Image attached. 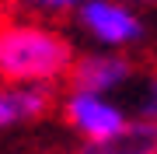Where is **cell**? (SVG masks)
Masks as SVG:
<instances>
[{"instance_id": "2", "label": "cell", "mask_w": 157, "mask_h": 154, "mask_svg": "<svg viewBox=\"0 0 157 154\" xmlns=\"http://www.w3.org/2000/svg\"><path fill=\"white\" fill-rule=\"evenodd\" d=\"M67 119L94 144H115L129 130L122 109H115L112 102H105L98 91H77L67 102Z\"/></svg>"}, {"instance_id": "1", "label": "cell", "mask_w": 157, "mask_h": 154, "mask_svg": "<svg viewBox=\"0 0 157 154\" xmlns=\"http://www.w3.org/2000/svg\"><path fill=\"white\" fill-rule=\"evenodd\" d=\"M73 63V49L56 32L28 21H0V77L25 81H56Z\"/></svg>"}, {"instance_id": "7", "label": "cell", "mask_w": 157, "mask_h": 154, "mask_svg": "<svg viewBox=\"0 0 157 154\" xmlns=\"http://www.w3.org/2000/svg\"><path fill=\"white\" fill-rule=\"evenodd\" d=\"M143 116L157 123V81H154V88H150V98H147V105H143Z\"/></svg>"}, {"instance_id": "5", "label": "cell", "mask_w": 157, "mask_h": 154, "mask_svg": "<svg viewBox=\"0 0 157 154\" xmlns=\"http://www.w3.org/2000/svg\"><path fill=\"white\" fill-rule=\"evenodd\" d=\"M21 119V109H17V98H14V88H7V91H0V130L4 126H11Z\"/></svg>"}, {"instance_id": "3", "label": "cell", "mask_w": 157, "mask_h": 154, "mask_svg": "<svg viewBox=\"0 0 157 154\" xmlns=\"http://www.w3.org/2000/svg\"><path fill=\"white\" fill-rule=\"evenodd\" d=\"M80 21L94 39L108 42V46H126V42L143 35V25L122 4H112V0H84L80 4Z\"/></svg>"}, {"instance_id": "6", "label": "cell", "mask_w": 157, "mask_h": 154, "mask_svg": "<svg viewBox=\"0 0 157 154\" xmlns=\"http://www.w3.org/2000/svg\"><path fill=\"white\" fill-rule=\"evenodd\" d=\"M28 4L42 7V11H63V7H73V4H84V0H28Z\"/></svg>"}, {"instance_id": "8", "label": "cell", "mask_w": 157, "mask_h": 154, "mask_svg": "<svg viewBox=\"0 0 157 154\" xmlns=\"http://www.w3.org/2000/svg\"><path fill=\"white\" fill-rule=\"evenodd\" d=\"M122 154H129V151H122Z\"/></svg>"}, {"instance_id": "4", "label": "cell", "mask_w": 157, "mask_h": 154, "mask_svg": "<svg viewBox=\"0 0 157 154\" xmlns=\"http://www.w3.org/2000/svg\"><path fill=\"white\" fill-rule=\"evenodd\" d=\"M126 77H129V63L122 56H84L70 70V81L77 91H98V95L122 84Z\"/></svg>"}]
</instances>
